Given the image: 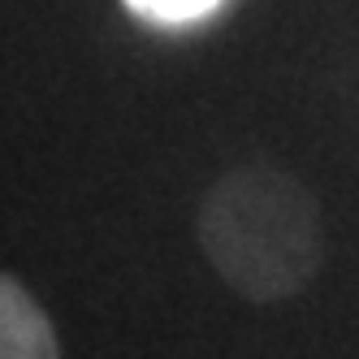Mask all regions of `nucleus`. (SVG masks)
<instances>
[{
	"label": "nucleus",
	"instance_id": "obj_1",
	"mask_svg": "<svg viewBox=\"0 0 359 359\" xmlns=\"http://www.w3.org/2000/svg\"><path fill=\"white\" fill-rule=\"evenodd\" d=\"M195 243L243 303H290L325 269L320 199L286 165H234L199 199Z\"/></svg>",
	"mask_w": 359,
	"mask_h": 359
},
{
	"label": "nucleus",
	"instance_id": "obj_3",
	"mask_svg": "<svg viewBox=\"0 0 359 359\" xmlns=\"http://www.w3.org/2000/svg\"><path fill=\"white\" fill-rule=\"evenodd\" d=\"M139 18H156V22H191L217 9L221 0H126Z\"/></svg>",
	"mask_w": 359,
	"mask_h": 359
},
{
	"label": "nucleus",
	"instance_id": "obj_2",
	"mask_svg": "<svg viewBox=\"0 0 359 359\" xmlns=\"http://www.w3.org/2000/svg\"><path fill=\"white\" fill-rule=\"evenodd\" d=\"M0 359H65L53 316L9 273H0Z\"/></svg>",
	"mask_w": 359,
	"mask_h": 359
}]
</instances>
